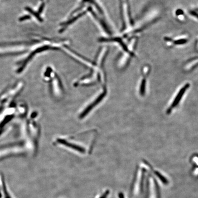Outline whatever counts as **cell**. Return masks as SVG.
<instances>
[{"label": "cell", "instance_id": "1", "mask_svg": "<svg viewBox=\"0 0 198 198\" xmlns=\"http://www.w3.org/2000/svg\"><path fill=\"white\" fill-rule=\"evenodd\" d=\"M189 83H186L184 86L181 88L180 90L179 91V92L177 94V95L175 96V98L173 100V102H171V104L170 105V107L168 108V109L167 110V113L168 114L170 113L171 111H173V109L174 108L177 107V105L179 104L180 101L182 100V98L183 97L186 91L189 89Z\"/></svg>", "mask_w": 198, "mask_h": 198}, {"label": "cell", "instance_id": "2", "mask_svg": "<svg viewBox=\"0 0 198 198\" xmlns=\"http://www.w3.org/2000/svg\"><path fill=\"white\" fill-rule=\"evenodd\" d=\"M5 183L3 180L0 176V193L2 194L1 196H3V198H13L9 193L8 192Z\"/></svg>", "mask_w": 198, "mask_h": 198}, {"label": "cell", "instance_id": "3", "mask_svg": "<svg viewBox=\"0 0 198 198\" xmlns=\"http://www.w3.org/2000/svg\"><path fill=\"white\" fill-rule=\"evenodd\" d=\"M110 191L108 189H105L102 193H100L96 198H108L110 195Z\"/></svg>", "mask_w": 198, "mask_h": 198}, {"label": "cell", "instance_id": "4", "mask_svg": "<svg viewBox=\"0 0 198 198\" xmlns=\"http://www.w3.org/2000/svg\"><path fill=\"white\" fill-rule=\"evenodd\" d=\"M30 17L29 16H25L22 17H20L19 19L20 21H24L25 20L28 19L30 18Z\"/></svg>", "mask_w": 198, "mask_h": 198}, {"label": "cell", "instance_id": "5", "mask_svg": "<svg viewBox=\"0 0 198 198\" xmlns=\"http://www.w3.org/2000/svg\"><path fill=\"white\" fill-rule=\"evenodd\" d=\"M186 42V41L185 39H182V40H179V41H177L176 42V43L177 44H183V43H185Z\"/></svg>", "mask_w": 198, "mask_h": 198}]
</instances>
